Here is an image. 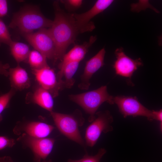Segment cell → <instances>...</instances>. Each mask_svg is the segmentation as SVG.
<instances>
[{
  "mask_svg": "<svg viewBox=\"0 0 162 162\" xmlns=\"http://www.w3.org/2000/svg\"><path fill=\"white\" fill-rule=\"evenodd\" d=\"M95 115L97 116L86 131V144L91 147L96 144L102 133H106L113 130L111 125L113 117L109 111H99L96 112Z\"/></svg>",
  "mask_w": 162,
  "mask_h": 162,
  "instance_id": "cell-5",
  "label": "cell"
},
{
  "mask_svg": "<svg viewBox=\"0 0 162 162\" xmlns=\"http://www.w3.org/2000/svg\"><path fill=\"white\" fill-rule=\"evenodd\" d=\"M79 63V62H71L59 68V70L56 75L61 90L70 88L73 86L75 82L73 76Z\"/></svg>",
  "mask_w": 162,
  "mask_h": 162,
  "instance_id": "cell-14",
  "label": "cell"
},
{
  "mask_svg": "<svg viewBox=\"0 0 162 162\" xmlns=\"http://www.w3.org/2000/svg\"><path fill=\"white\" fill-rule=\"evenodd\" d=\"M113 101L117 105L124 118L128 116L134 117L140 116L146 117L150 121L155 120L153 110H151L146 107L136 97L117 96L113 97Z\"/></svg>",
  "mask_w": 162,
  "mask_h": 162,
  "instance_id": "cell-6",
  "label": "cell"
},
{
  "mask_svg": "<svg viewBox=\"0 0 162 162\" xmlns=\"http://www.w3.org/2000/svg\"><path fill=\"white\" fill-rule=\"evenodd\" d=\"M35 50L49 59H54L55 46L49 29L42 28L35 32L21 33Z\"/></svg>",
  "mask_w": 162,
  "mask_h": 162,
  "instance_id": "cell-7",
  "label": "cell"
},
{
  "mask_svg": "<svg viewBox=\"0 0 162 162\" xmlns=\"http://www.w3.org/2000/svg\"><path fill=\"white\" fill-rule=\"evenodd\" d=\"M0 162H15L9 156H5L0 157Z\"/></svg>",
  "mask_w": 162,
  "mask_h": 162,
  "instance_id": "cell-28",
  "label": "cell"
},
{
  "mask_svg": "<svg viewBox=\"0 0 162 162\" xmlns=\"http://www.w3.org/2000/svg\"><path fill=\"white\" fill-rule=\"evenodd\" d=\"M9 46L11 55L18 64L28 59L30 51L26 44L13 41Z\"/></svg>",
  "mask_w": 162,
  "mask_h": 162,
  "instance_id": "cell-18",
  "label": "cell"
},
{
  "mask_svg": "<svg viewBox=\"0 0 162 162\" xmlns=\"http://www.w3.org/2000/svg\"><path fill=\"white\" fill-rule=\"evenodd\" d=\"M68 97L89 115L88 121L91 122L95 118L96 112L103 103L106 102L110 104H114L113 97L109 94L106 86L82 93L70 94Z\"/></svg>",
  "mask_w": 162,
  "mask_h": 162,
  "instance_id": "cell-3",
  "label": "cell"
},
{
  "mask_svg": "<svg viewBox=\"0 0 162 162\" xmlns=\"http://www.w3.org/2000/svg\"><path fill=\"white\" fill-rule=\"evenodd\" d=\"M115 53L116 59L113 67L118 75L130 79L134 73L143 65L140 58L134 59L127 56L122 47L116 49Z\"/></svg>",
  "mask_w": 162,
  "mask_h": 162,
  "instance_id": "cell-10",
  "label": "cell"
},
{
  "mask_svg": "<svg viewBox=\"0 0 162 162\" xmlns=\"http://www.w3.org/2000/svg\"><path fill=\"white\" fill-rule=\"evenodd\" d=\"M53 21L46 17L37 6L27 5L14 14L9 27L17 28L21 33L33 32L35 30L50 28Z\"/></svg>",
  "mask_w": 162,
  "mask_h": 162,
  "instance_id": "cell-2",
  "label": "cell"
},
{
  "mask_svg": "<svg viewBox=\"0 0 162 162\" xmlns=\"http://www.w3.org/2000/svg\"><path fill=\"white\" fill-rule=\"evenodd\" d=\"M16 140L21 142L24 147L30 149L34 162L46 160L51 152L55 141L53 138H36L24 134L20 135Z\"/></svg>",
  "mask_w": 162,
  "mask_h": 162,
  "instance_id": "cell-8",
  "label": "cell"
},
{
  "mask_svg": "<svg viewBox=\"0 0 162 162\" xmlns=\"http://www.w3.org/2000/svg\"><path fill=\"white\" fill-rule=\"evenodd\" d=\"M9 67L8 64H3L0 61V75H4L6 76H8L9 72L8 70Z\"/></svg>",
  "mask_w": 162,
  "mask_h": 162,
  "instance_id": "cell-26",
  "label": "cell"
},
{
  "mask_svg": "<svg viewBox=\"0 0 162 162\" xmlns=\"http://www.w3.org/2000/svg\"><path fill=\"white\" fill-rule=\"evenodd\" d=\"M15 90L11 88L8 92L0 95V123L3 120L2 113L9 107L10 100L15 93Z\"/></svg>",
  "mask_w": 162,
  "mask_h": 162,
  "instance_id": "cell-21",
  "label": "cell"
},
{
  "mask_svg": "<svg viewBox=\"0 0 162 162\" xmlns=\"http://www.w3.org/2000/svg\"><path fill=\"white\" fill-rule=\"evenodd\" d=\"M8 72L11 88L21 91L30 86L31 83L28 73L19 64L15 68H10Z\"/></svg>",
  "mask_w": 162,
  "mask_h": 162,
  "instance_id": "cell-16",
  "label": "cell"
},
{
  "mask_svg": "<svg viewBox=\"0 0 162 162\" xmlns=\"http://www.w3.org/2000/svg\"><path fill=\"white\" fill-rule=\"evenodd\" d=\"M55 17L49 29L55 46V63L62 60L68 46L74 43L80 33L72 14L66 13L61 9L58 1L53 4Z\"/></svg>",
  "mask_w": 162,
  "mask_h": 162,
  "instance_id": "cell-1",
  "label": "cell"
},
{
  "mask_svg": "<svg viewBox=\"0 0 162 162\" xmlns=\"http://www.w3.org/2000/svg\"><path fill=\"white\" fill-rule=\"evenodd\" d=\"M113 2L112 0H98L89 10L84 13L73 14L80 33L91 32L95 26L90 20L108 8Z\"/></svg>",
  "mask_w": 162,
  "mask_h": 162,
  "instance_id": "cell-9",
  "label": "cell"
},
{
  "mask_svg": "<svg viewBox=\"0 0 162 162\" xmlns=\"http://www.w3.org/2000/svg\"><path fill=\"white\" fill-rule=\"evenodd\" d=\"M41 162H52V160L51 159H50L48 160H42Z\"/></svg>",
  "mask_w": 162,
  "mask_h": 162,
  "instance_id": "cell-29",
  "label": "cell"
},
{
  "mask_svg": "<svg viewBox=\"0 0 162 162\" xmlns=\"http://www.w3.org/2000/svg\"><path fill=\"white\" fill-rule=\"evenodd\" d=\"M54 127L52 125L39 121H30L17 124L13 130L18 135L24 134L32 137L43 138L49 135Z\"/></svg>",
  "mask_w": 162,
  "mask_h": 162,
  "instance_id": "cell-11",
  "label": "cell"
},
{
  "mask_svg": "<svg viewBox=\"0 0 162 162\" xmlns=\"http://www.w3.org/2000/svg\"><path fill=\"white\" fill-rule=\"evenodd\" d=\"M29 95L27 98V103L36 104L50 112L53 111V97L47 90L40 86Z\"/></svg>",
  "mask_w": 162,
  "mask_h": 162,
  "instance_id": "cell-17",
  "label": "cell"
},
{
  "mask_svg": "<svg viewBox=\"0 0 162 162\" xmlns=\"http://www.w3.org/2000/svg\"><path fill=\"white\" fill-rule=\"evenodd\" d=\"M153 112L155 117V120L158 121L160 122V129L162 131V110L160 109L159 110H153Z\"/></svg>",
  "mask_w": 162,
  "mask_h": 162,
  "instance_id": "cell-27",
  "label": "cell"
},
{
  "mask_svg": "<svg viewBox=\"0 0 162 162\" xmlns=\"http://www.w3.org/2000/svg\"><path fill=\"white\" fill-rule=\"evenodd\" d=\"M7 2L6 0H0V17L5 16L7 14Z\"/></svg>",
  "mask_w": 162,
  "mask_h": 162,
  "instance_id": "cell-25",
  "label": "cell"
},
{
  "mask_svg": "<svg viewBox=\"0 0 162 162\" xmlns=\"http://www.w3.org/2000/svg\"><path fill=\"white\" fill-rule=\"evenodd\" d=\"M105 50L104 48L100 50L94 56L88 61L83 73L81 76L79 88L81 90H87L90 86V79L92 75L104 66Z\"/></svg>",
  "mask_w": 162,
  "mask_h": 162,
  "instance_id": "cell-13",
  "label": "cell"
},
{
  "mask_svg": "<svg viewBox=\"0 0 162 162\" xmlns=\"http://www.w3.org/2000/svg\"><path fill=\"white\" fill-rule=\"evenodd\" d=\"M57 128L68 139L80 145L84 146V142L79 130L84 119L81 112L76 110L71 114H65L54 112H50Z\"/></svg>",
  "mask_w": 162,
  "mask_h": 162,
  "instance_id": "cell-4",
  "label": "cell"
},
{
  "mask_svg": "<svg viewBox=\"0 0 162 162\" xmlns=\"http://www.w3.org/2000/svg\"><path fill=\"white\" fill-rule=\"evenodd\" d=\"M67 9L73 10H76L81 6L82 1L81 0H67L61 1Z\"/></svg>",
  "mask_w": 162,
  "mask_h": 162,
  "instance_id": "cell-24",
  "label": "cell"
},
{
  "mask_svg": "<svg viewBox=\"0 0 162 162\" xmlns=\"http://www.w3.org/2000/svg\"><path fill=\"white\" fill-rule=\"evenodd\" d=\"M106 151L104 148H100L96 154L94 156L89 155L86 153L82 158L79 160L69 159L68 162H100V159L106 153Z\"/></svg>",
  "mask_w": 162,
  "mask_h": 162,
  "instance_id": "cell-20",
  "label": "cell"
},
{
  "mask_svg": "<svg viewBox=\"0 0 162 162\" xmlns=\"http://www.w3.org/2000/svg\"><path fill=\"white\" fill-rule=\"evenodd\" d=\"M32 69L40 86L48 91L53 98L57 96L60 87L54 70L49 66L40 69Z\"/></svg>",
  "mask_w": 162,
  "mask_h": 162,
  "instance_id": "cell-12",
  "label": "cell"
},
{
  "mask_svg": "<svg viewBox=\"0 0 162 162\" xmlns=\"http://www.w3.org/2000/svg\"><path fill=\"white\" fill-rule=\"evenodd\" d=\"M47 58L36 50L30 51L28 57V62L32 69H40L49 66L46 61Z\"/></svg>",
  "mask_w": 162,
  "mask_h": 162,
  "instance_id": "cell-19",
  "label": "cell"
},
{
  "mask_svg": "<svg viewBox=\"0 0 162 162\" xmlns=\"http://www.w3.org/2000/svg\"><path fill=\"white\" fill-rule=\"evenodd\" d=\"M14 139L5 136H0V150L6 148H12L16 144Z\"/></svg>",
  "mask_w": 162,
  "mask_h": 162,
  "instance_id": "cell-23",
  "label": "cell"
},
{
  "mask_svg": "<svg viewBox=\"0 0 162 162\" xmlns=\"http://www.w3.org/2000/svg\"><path fill=\"white\" fill-rule=\"evenodd\" d=\"M12 41L7 27L0 18V46L2 43L9 46Z\"/></svg>",
  "mask_w": 162,
  "mask_h": 162,
  "instance_id": "cell-22",
  "label": "cell"
},
{
  "mask_svg": "<svg viewBox=\"0 0 162 162\" xmlns=\"http://www.w3.org/2000/svg\"><path fill=\"white\" fill-rule=\"evenodd\" d=\"M96 36H91L88 42L81 45H75L69 52L65 54L59 64V68L66 64L73 62H80L85 57L88 48L95 42Z\"/></svg>",
  "mask_w": 162,
  "mask_h": 162,
  "instance_id": "cell-15",
  "label": "cell"
}]
</instances>
